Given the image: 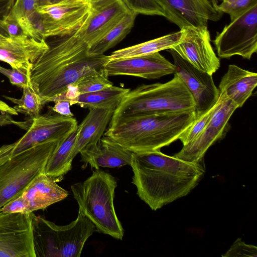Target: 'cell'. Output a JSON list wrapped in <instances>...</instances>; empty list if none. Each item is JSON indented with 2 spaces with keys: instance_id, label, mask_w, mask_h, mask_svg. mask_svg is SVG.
I'll list each match as a JSON object with an SVG mask.
<instances>
[{
  "instance_id": "obj_1",
  "label": "cell",
  "mask_w": 257,
  "mask_h": 257,
  "mask_svg": "<svg viewBox=\"0 0 257 257\" xmlns=\"http://www.w3.org/2000/svg\"><path fill=\"white\" fill-rule=\"evenodd\" d=\"M130 166L138 195L155 211L188 194L205 172L202 162L184 161L160 150L134 153Z\"/></svg>"
},
{
  "instance_id": "obj_2",
  "label": "cell",
  "mask_w": 257,
  "mask_h": 257,
  "mask_svg": "<svg viewBox=\"0 0 257 257\" xmlns=\"http://www.w3.org/2000/svg\"><path fill=\"white\" fill-rule=\"evenodd\" d=\"M196 118L191 110L120 119L110 121L104 135L133 153L160 150L178 140Z\"/></svg>"
},
{
  "instance_id": "obj_3",
  "label": "cell",
  "mask_w": 257,
  "mask_h": 257,
  "mask_svg": "<svg viewBox=\"0 0 257 257\" xmlns=\"http://www.w3.org/2000/svg\"><path fill=\"white\" fill-rule=\"evenodd\" d=\"M195 110L194 98L182 79L143 84L131 90L114 110L110 121L166 112Z\"/></svg>"
},
{
  "instance_id": "obj_4",
  "label": "cell",
  "mask_w": 257,
  "mask_h": 257,
  "mask_svg": "<svg viewBox=\"0 0 257 257\" xmlns=\"http://www.w3.org/2000/svg\"><path fill=\"white\" fill-rule=\"evenodd\" d=\"M115 178L99 169L82 182L71 186L79 209L94 224L96 231L121 240L124 230L115 211Z\"/></svg>"
},
{
  "instance_id": "obj_5",
  "label": "cell",
  "mask_w": 257,
  "mask_h": 257,
  "mask_svg": "<svg viewBox=\"0 0 257 257\" xmlns=\"http://www.w3.org/2000/svg\"><path fill=\"white\" fill-rule=\"evenodd\" d=\"M33 239L36 256L79 257L94 224L80 210L76 219L58 225L40 216L33 215Z\"/></svg>"
},
{
  "instance_id": "obj_6",
  "label": "cell",
  "mask_w": 257,
  "mask_h": 257,
  "mask_svg": "<svg viewBox=\"0 0 257 257\" xmlns=\"http://www.w3.org/2000/svg\"><path fill=\"white\" fill-rule=\"evenodd\" d=\"M59 142L41 143L0 164V208L21 195L33 179L45 170Z\"/></svg>"
},
{
  "instance_id": "obj_7",
  "label": "cell",
  "mask_w": 257,
  "mask_h": 257,
  "mask_svg": "<svg viewBox=\"0 0 257 257\" xmlns=\"http://www.w3.org/2000/svg\"><path fill=\"white\" fill-rule=\"evenodd\" d=\"M24 121H17L15 125L27 131L15 142L0 147V164L12 157L41 143L49 141L61 142L78 127L73 117L46 113Z\"/></svg>"
},
{
  "instance_id": "obj_8",
  "label": "cell",
  "mask_w": 257,
  "mask_h": 257,
  "mask_svg": "<svg viewBox=\"0 0 257 257\" xmlns=\"http://www.w3.org/2000/svg\"><path fill=\"white\" fill-rule=\"evenodd\" d=\"M33 27L40 38L61 37L72 33L88 17L90 3L87 0H64L37 8Z\"/></svg>"
},
{
  "instance_id": "obj_9",
  "label": "cell",
  "mask_w": 257,
  "mask_h": 257,
  "mask_svg": "<svg viewBox=\"0 0 257 257\" xmlns=\"http://www.w3.org/2000/svg\"><path fill=\"white\" fill-rule=\"evenodd\" d=\"M213 42L220 58L238 55L249 60L257 51V4L230 21Z\"/></svg>"
},
{
  "instance_id": "obj_10",
  "label": "cell",
  "mask_w": 257,
  "mask_h": 257,
  "mask_svg": "<svg viewBox=\"0 0 257 257\" xmlns=\"http://www.w3.org/2000/svg\"><path fill=\"white\" fill-rule=\"evenodd\" d=\"M237 108L235 103L219 92L215 108L207 125L194 140L183 146L173 156L186 162H202L209 148L225 133L228 121Z\"/></svg>"
},
{
  "instance_id": "obj_11",
  "label": "cell",
  "mask_w": 257,
  "mask_h": 257,
  "mask_svg": "<svg viewBox=\"0 0 257 257\" xmlns=\"http://www.w3.org/2000/svg\"><path fill=\"white\" fill-rule=\"evenodd\" d=\"M29 214L0 212V257H36Z\"/></svg>"
},
{
  "instance_id": "obj_12",
  "label": "cell",
  "mask_w": 257,
  "mask_h": 257,
  "mask_svg": "<svg viewBox=\"0 0 257 257\" xmlns=\"http://www.w3.org/2000/svg\"><path fill=\"white\" fill-rule=\"evenodd\" d=\"M180 42L172 48L198 70L212 75L220 67V60L211 44L207 27H186L181 29Z\"/></svg>"
},
{
  "instance_id": "obj_13",
  "label": "cell",
  "mask_w": 257,
  "mask_h": 257,
  "mask_svg": "<svg viewBox=\"0 0 257 257\" xmlns=\"http://www.w3.org/2000/svg\"><path fill=\"white\" fill-rule=\"evenodd\" d=\"M165 17L180 29L186 27H207L209 21L216 22L223 13L216 0H155Z\"/></svg>"
},
{
  "instance_id": "obj_14",
  "label": "cell",
  "mask_w": 257,
  "mask_h": 257,
  "mask_svg": "<svg viewBox=\"0 0 257 257\" xmlns=\"http://www.w3.org/2000/svg\"><path fill=\"white\" fill-rule=\"evenodd\" d=\"M175 70L191 92L195 102L197 117L212 107L219 96V90L214 84L212 75L202 72L181 57L170 49Z\"/></svg>"
},
{
  "instance_id": "obj_15",
  "label": "cell",
  "mask_w": 257,
  "mask_h": 257,
  "mask_svg": "<svg viewBox=\"0 0 257 257\" xmlns=\"http://www.w3.org/2000/svg\"><path fill=\"white\" fill-rule=\"evenodd\" d=\"M107 75H128L147 79L174 74L175 68L159 52L118 59H110L103 68Z\"/></svg>"
},
{
  "instance_id": "obj_16",
  "label": "cell",
  "mask_w": 257,
  "mask_h": 257,
  "mask_svg": "<svg viewBox=\"0 0 257 257\" xmlns=\"http://www.w3.org/2000/svg\"><path fill=\"white\" fill-rule=\"evenodd\" d=\"M48 48L45 39H37L25 34L6 36L0 33V61L12 68L27 72Z\"/></svg>"
},
{
  "instance_id": "obj_17",
  "label": "cell",
  "mask_w": 257,
  "mask_h": 257,
  "mask_svg": "<svg viewBox=\"0 0 257 257\" xmlns=\"http://www.w3.org/2000/svg\"><path fill=\"white\" fill-rule=\"evenodd\" d=\"M79 153L85 166L89 164L91 169L97 170L130 166L134 153L104 135L97 143L87 146Z\"/></svg>"
},
{
  "instance_id": "obj_18",
  "label": "cell",
  "mask_w": 257,
  "mask_h": 257,
  "mask_svg": "<svg viewBox=\"0 0 257 257\" xmlns=\"http://www.w3.org/2000/svg\"><path fill=\"white\" fill-rule=\"evenodd\" d=\"M21 195L33 212L62 201L68 196V192L48 176L45 170L33 179Z\"/></svg>"
},
{
  "instance_id": "obj_19",
  "label": "cell",
  "mask_w": 257,
  "mask_h": 257,
  "mask_svg": "<svg viewBox=\"0 0 257 257\" xmlns=\"http://www.w3.org/2000/svg\"><path fill=\"white\" fill-rule=\"evenodd\" d=\"M257 85V74L234 64L228 65L218 89L227 98L242 107Z\"/></svg>"
},
{
  "instance_id": "obj_20",
  "label": "cell",
  "mask_w": 257,
  "mask_h": 257,
  "mask_svg": "<svg viewBox=\"0 0 257 257\" xmlns=\"http://www.w3.org/2000/svg\"><path fill=\"white\" fill-rule=\"evenodd\" d=\"M114 109L93 108L78 125L79 133L70 159L76 156L88 145L97 143L104 135L111 120Z\"/></svg>"
},
{
  "instance_id": "obj_21",
  "label": "cell",
  "mask_w": 257,
  "mask_h": 257,
  "mask_svg": "<svg viewBox=\"0 0 257 257\" xmlns=\"http://www.w3.org/2000/svg\"><path fill=\"white\" fill-rule=\"evenodd\" d=\"M79 133V127L71 133L57 146L48 159L46 174L57 182L71 169L72 161L70 157L75 145Z\"/></svg>"
},
{
  "instance_id": "obj_22",
  "label": "cell",
  "mask_w": 257,
  "mask_h": 257,
  "mask_svg": "<svg viewBox=\"0 0 257 257\" xmlns=\"http://www.w3.org/2000/svg\"><path fill=\"white\" fill-rule=\"evenodd\" d=\"M130 90L129 88L112 85L106 89L83 94H79L75 97L65 100L70 105L78 104L82 108L114 109L120 103L122 98Z\"/></svg>"
},
{
  "instance_id": "obj_23",
  "label": "cell",
  "mask_w": 257,
  "mask_h": 257,
  "mask_svg": "<svg viewBox=\"0 0 257 257\" xmlns=\"http://www.w3.org/2000/svg\"><path fill=\"white\" fill-rule=\"evenodd\" d=\"M182 36V31L180 30L178 32L114 51L109 55L110 58H127L170 49L180 42Z\"/></svg>"
},
{
  "instance_id": "obj_24",
  "label": "cell",
  "mask_w": 257,
  "mask_h": 257,
  "mask_svg": "<svg viewBox=\"0 0 257 257\" xmlns=\"http://www.w3.org/2000/svg\"><path fill=\"white\" fill-rule=\"evenodd\" d=\"M138 14L131 11L125 15L114 26L99 40L88 48L89 55H98L120 42L131 31Z\"/></svg>"
},
{
  "instance_id": "obj_25",
  "label": "cell",
  "mask_w": 257,
  "mask_h": 257,
  "mask_svg": "<svg viewBox=\"0 0 257 257\" xmlns=\"http://www.w3.org/2000/svg\"><path fill=\"white\" fill-rule=\"evenodd\" d=\"M23 89V95L20 99L6 95L4 97L15 104L13 108L18 113L24 114L28 118H34L40 114L43 105L40 95L33 87L30 77Z\"/></svg>"
},
{
  "instance_id": "obj_26",
  "label": "cell",
  "mask_w": 257,
  "mask_h": 257,
  "mask_svg": "<svg viewBox=\"0 0 257 257\" xmlns=\"http://www.w3.org/2000/svg\"><path fill=\"white\" fill-rule=\"evenodd\" d=\"M36 9V0H15L11 12L25 34L42 39L37 36L32 26Z\"/></svg>"
},
{
  "instance_id": "obj_27",
  "label": "cell",
  "mask_w": 257,
  "mask_h": 257,
  "mask_svg": "<svg viewBox=\"0 0 257 257\" xmlns=\"http://www.w3.org/2000/svg\"><path fill=\"white\" fill-rule=\"evenodd\" d=\"M108 77L102 69L83 77L73 86L78 94L95 92L113 85Z\"/></svg>"
},
{
  "instance_id": "obj_28",
  "label": "cell",
  "mask_w": 257,
  "mask_h": 257,
  "mask_svg": "<svg viewBox=\"0 0 257 257\" xmlns=\"http://www.w3.org/2000/svg\"><path fill=\"white\" fill-rule=\"evenodd\" d=\"M216 102L207 111L197 117L191 125L180 136L178 140L181 141L183 146L194 140L204 130L211 118Z\"/></svg>"
},
{
  "instance_id": "obj_29",
  "label": "cell",
  "mask_w": 257,
  "mask_h": 257,
  "mask_svg": "<svg viewBox=\"0 0 257 257\" xmlns=\"http://www.w3.org/2000/svg\"><path fill=\"white\" fill-rule=\"evenodd\" d=\"M132 12L138 14L159 16L165 17L162 8L155 0H123Z\"/></svg>"
},
{
  "instance_id": "obj_30",
  "label": "cell",
  "mask_w": 257,
  "mask_h": 257,
  "mask_svg": "<svg viewBox=\"0 0 257 257\" xmlns=\"http://www.w3.org/2000/svg\"><path fill=\"white\" fill-rule=\"evenodd\" d=\"M257 4V0H222L218 5L219 10L228 14L232 21Z\"/></svg>"
},
{
  "instance_id": "obj_31",
  "label": "cell",
  "mask_w": 257,
  "mask_h": 257,
  "mask_svg": "<svg viewBox=\"0 0 257 257\" xmlns=\"http://www.w3.org/2000/svg\"><path fill=\"white\" fill-rule=\"evenodd\" d=\"M256 246L247 244L238 238L222 256H251L256 257Z\"/></svg>"
},
{
  "instance_id": "obj_32",
  "label": "cell",
  "mask_w": 257,
  "mask_h": 257,
  "mask_svg": "<svg viewBox=\"0 0 257 257\" xmlns=\"http://www.w3.org/2000/svg\"><path fill=\"white\" fill-rule=\"evenodd\" d=\"M30 69L25 72L12 68L7 69L0 66V73L7 77L12 84L22 88L28 83Z\"/></svg>"
},
{
  "instance_id": "obj_33",
  "label": "cell",
  "mask_w": 257,
  "mask_h": 257,
  "mask_svg": "<svg viewBox=\"0 0 257 257\" xmlns=\"http://www.w3.org/2000/svg\"><path fill=\"white\" fill-rule=\"evenodd\" d=\"M0 212L8 213H27L31 212L29 205L25 198L21 194L14 198L0 208Z\"/></svg>"
},
{
  "instance_id": "obj_34",
  "label": "cell",
  "mask_w": 257,
  "mask_h": 257,
  "mask_svg": "<svg viewBox=\"0 0 257 257\" xmlns=\"http://www.w3.org/2000/svg\"><path fill=\"white\" fill-rule=\"evenodd\" d=\"M15 0H0V33L9 35L7 27L3 21L11 10Z\"/></svg>"
},
{
  "instance_id": "obj_35",
  "label": "cell",
  "mask_w": 257,
  "mask_h": 257,
  "mask_svg": "<svg viewBox=\"0 0 257 257\" xmlns=\"http://www.w3.org/2000/svg\"><path fill=\"white\" fill-rule=\"evenodd\" d=\"M8 29L9 35L24 34L11 11L3 19Z\"/></svg>"
},
{
  "instance_id": "obj_36",
  "label": "cell",
  "mask_w": 257,
  "mask_h": 257,
  "mask_svg": "<svg viewBox=\"0 0 257 257\" xmlns=\"http://www.w3.org/2000/svg\"><path fill=\"white\" fill-rule=\"evenodd\" d=\"M55 104L52 109L60 115L66 116L73 117V114L71 112L70 107V102L65 100H59L54 102Z\"/></svg>"
},
{
  "instance_id": "obj_37",
  "label": "cell",
  "mask_w": 257,
  "mask_h": 257,
  "mask_svg": "<svg viewBox=\"0 0 257 257\" xmlns=\"http://www.w3.org/2000/svg\"><path fill=\"white\" fill-rule=\"evenodd\" d=\"M16 122V121L12 117V115L7 113L0 112V126L15 124Z\"/></svg>"
},
{
  "instance_id": "obj_38",
  "label": "cell",
  "mask_w": 257,
  "mask_h": 257,
  "mask_svg": "<svg viewBox=\"0 0 257 257\" xmlns=\"http://www.w3.org/2000/svg\"><path fill=\"white\" fill-rule=\"evenodd\" d=\"M64 0H36L37 8L41 6L55 4Z\"/></svg>"
},
{
  "instance_id": "obj_39",
  "label": "cell",
  "mask_w": 257,
  "mask_h": 257,
  "mask_svg": "<svg viewBox=\"0 0 257 257\" xmlns=\"http://www.w3.org/2000/svg\"><path fill=\"white\" fill-rule=\"evenodd\" d=\"M8 108V104L0 99V112H4L7 111Z\"/></svg>"
},
{
  "instance_id": "obj_40",
  "label": "cell",
  "mask_w": 257,
  "mask_h": 257,
  "mask_svg": "<svg viewBox=\"0 0 257 257\" xmlns=\"http://www.w3.org/2000/svg\"><path fill=\"white\" fill-rule=\"evenodd\" d=\"M87 1L90 2V1H93V0H87Z\"/></svg>"
},
{
  "instance_id": "obj_41",
  "label": "cell",
  "mask_w": 257,
  "mask_h": 257,
  "mask_svg": "<svg viewBox=\"0 0 257 257\" xmlns=\"http://www.w3.org/2000/svg\"><path fill=\"white\" fill-rule=\"evenodd\" d=\"M222 1V0H221Z\"/></svg>"
}]
</instances>
